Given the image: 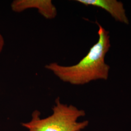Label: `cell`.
Returning a JSON list of instances; mask_svg holds the SVG:
<instances>
[{
	"mask_svg": "<svg viewBox=\"0 0 131 131\" xmlns=\"http://www.w3.org/2000/svg\"><path fill=\"white\" fill-rule=\"evenodd\" d=\"M98 40L89 52L74 65L64 66L52 63L45 66L61 81L73 85H83L98 80L108 78L110 67L105 57L111 47L109 32L99 24Z\"/></svg>",
	"mask_w": 131,
	"mask_h": 131,
	"instance_id": "cell-1",
	"label": "cell"
},
{
	"mask_svg": "<svg viewBox=\"0 0 131 131\" xmlns=\"http://www.w3.org/2000/svg\"><path fill=\"white\" fill-rule=\"evenodd\" d=\"M50 116L41 118L40 113L35 111L31 121L22 123L23 126L29 131H81L88 126V121L78 122V119L85 115L84 110L72 105L61 103L59 98L56 100V105L52 108Z\"/></svg>",
	"mask_w": 131,
	"mask_h": 131,
	"instance_id": "cell-2",
	"label": "cell"
},
{
	"mask_svg": "<svg viewBox=\"0 0 131 131\" xmlns=\"http://www.w3.org/2000/svg\"><path fill=\"white\" fill-rule=\"evenodd\" d=\"M11 7L13 11L18 13L29 8H36L47 19H54L57 14L56 8L51 0H15Z\"/></svg>",
	"mask_w": 131,
	"mask_h": 131,
	"instance_id": "cell-3",
	"label": "cell"
},
{
	"mask_svg": "<svg viewBox=\"0 0 131 131\" xmlns=\"http://www.w3.org/2000/svg\"><path fill=\"white\" fill-rule=\"evenodd\" d=\"M77 2L86 6H92L105 10L117 21L128 24L129 21L127 17L123 3L117 0H77Z\"/></svg>",
	"mask_w": 131,
	"mask_h": 131,
	"instance_id": "cell-4",
	"label": "cell"
},
{
	"mask_svg": "<svg viewBox=\"0 0 131 131\" xmlns=\"http://www.w3.org/2000/svg\"><path fill=\"white\" fill-rule=\"evenodd\" d=\"M4 43H5V42H4V38L3 37L2 35L0 33V53L2 52V50H3V47L4 46Z\"/></svg>",
	"mask_w": 131,
	"mask_h": 131,
	"instance_id": "cell-5",
	"label": "cell"
}]
</instances>
